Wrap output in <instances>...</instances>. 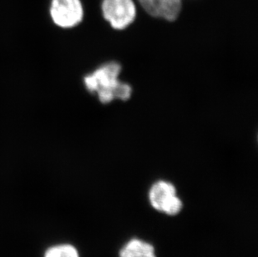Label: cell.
I'll return each instance as SVG.
<instances>
[{
	"instance_id": "1",
	"label": "cell",
	"mask_w": 258,
	"mask_h": 257,
	"mask_svg": "<svg viewBox=\"0 0 258 257\" xmlns=\"http://www.w3.org/2000/svg\"><path fill=\"white\" fill-rule=\"evenodd\" d=\"M121 66L112 61L100 66L92 73L84 78L86 90L97 95L102 104H109L113 100H129L132 94L131 85L119 80Z\"/></svg>"
},
{
	"instance_id": "2",
	"label": "cell",
	"mask_w": 258,
	"mask_h": 257,
	"mask_svg": "<svg viewBox=\"0 0 258 257\" xmlns=\"http://www.w3.org/2000/svg\"><path fill=\"white\" fill-rule=\"evenodd\" d=\"M100 11L104 20L115 30H124L136 21V0H102Z\"/></svg>"
},
{
	"instance_id": "3",
	"label": "cell",
	"mask_w": 258,
	"mask_h": 257,
	"mask_svg": "<svg viewBox=\"0 0 258 257\" xmlns=\"http://www.w3.org/2000/svg\"><path fill=\"white\" fill-rule=\"evenodd\" d=\"M49 12L52 22L61 29L76 28L85 18V7L81 0H51Z\"/></svg>"
},
{
	"instance_id": "4",
	"label": "cell",
	"mask_w": 258,
	"mask_h": 257,
	"mask_svg": "<svg viewBox=\"0 0 258 257\" xmlns=\"http://www.w3.org/2000/svg\"><path fill=\"white\" fill-rule=\"evenodd\" d=\"M149 199L154 209L169 216L177 215L182 209V202L176 196V189L171 182H156L150 189Z\"/></svg>"
},
{
	"instance_id": "5",
	"label": "cell",
	"mask_w": 258,
	"mask_h": 257,
	"mask_svg": "<svg viewBox=\"0 0 258 257\" xmlns=\"http://www.w3.org/2000/svg\"><path fill=\"white\" fill-rule=\"evenodd\" d=\"M183 8L184 0H158L156 19L175 22L181 15Z\"/></svg>"
},
{
	"instance_id": "6",
	"label": "cell",
	"mask_w": 258,
	"mask_h": 257,
	"mask_svg": "<svg viewBox=\"0 0 258 257\" xmlns=\"http://www.w3.org/2000/svg\"><path fill=\"white\" fill-rule=\"evenodd\" d=\"M119 257H156L153 245L138 239H132L119 251Z\"/></svg>"
},
{
	"instance_id": "7",
	"label": "cell",
	"mask_w": 258,
	"mask_h": 257,
	"mask_svg": "<svg viewBox=\"0 0 258 257\" xmlns=\"http://www.w3.org/2000/svg\"><path fill=\"white\" fill-rule=\"evenodd\" d=\"M44 257H80L78 250L71 244H57L48 248Z\"/></svg>"
},
{
	"instance_id": "8",
	"label": "cell",
	"mask_w": 258,
	"mask_h": 257,
	"mask_svg": "<svg viewBox=\"0 0 258 257\" xmlns=\"http://www.w3.org/2000/svg\"><path fill=\"white\" fill-rule=\"evenodd\" d=\"M136 2L147 15L156 19V8H157L158 0H136Z\"/></svg>"
}]
</instances>
